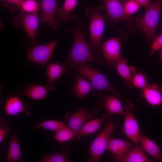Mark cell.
<instances>
[{"mask_svg": "<svg viewBox=\"0 0 162 162\" xmlns=\"http://www.w3.org/2000/svg\"><path fill=\"white\" fill-rule=\"evenodd\" d=\"M99 111V108L95 106L89 110L81 106L75 112H67L64 119L70 129L77 130L88 121L94 118Z\"/></svg>", "mask_w": 162, "mask_h": 162, "instance_id": "6", "label": "cell"}, {"mask_svg": "<svg viewBox=\"0 0 162 162\" xmlns=\"http://www.w3.org/2000/svg\"><path fill=\"white\" fill-rule=\"evenodd\" d=\"M106 115L104 114L102 117L94 118L89 120L76 130L75 137L78 139L96 132L100 128L103 121L105 120Z\"/></svg>", "mask_w": 162, "mask_h": 162, "instance_id": "22", "label": "cell"}, {"mask_svg": "<svg viewBox=\"0 0 162 162\" xmlns=\"http://www.w3.org/2000/svg\"><path fill=\"white\" fill-rule=\"evenodd\" d=\"M113 64L119 75L128 83H132V73L131 69L127 64V59L121 55Z\"/></svg>", "mask_w": 162, "mask_h": 162, "instance_id": "26", "label": "cell"}, {"mask_svg": "<svg viewBox=\"0 0 162 162\" xmlns=\"http://www.w3.org/2000/svg\"><path fill=\"white\" fill-rule=\"evenodd\" d=\"M95 95L102 98L98 103V106L99 108L102 109L105 112V113L104 114L124 115V109L120 101L116 96L105 94Z\"/></svg>", "mask_w": 162, "mask_h": 162, "instance_id": "11", "label": "cell"}, {"mask_svg": "<svg viewBox=\"0 0 162 162\" xmlns=\"http://www.w3.org/2000/svg\"><path fill=\"white\" fill-rule=\"evenodd\" d=\"M101 6H88L85 14L89 19V47L94 52L99 54L101 52V41L104 29V17Z\"/></svg>", "mask_w": 162, "mask_h": 162, "instance_id": "2", "label": "cell"}, {"mask_svg": "<svg viewBox=\"0 0 162 162\" xmlns=\"http://www.w3.org/2000/svg\"><path fill=\"white\" fill-rule=\"evenodd\" d=\"M66 70V67L58 62L50 63L47 65L46 71L49 80L45 86L48 90L52 91L55 89L56 81L65 73Z\"/></svg>", "mask_w": 162, "mask_h": 162, "instance_id": "17", "label": "cell"}, {"mask_svg": "<svg viewBox=\"0 0 162 162\" xmlns=\"http://www.w3.org/2000/svg\"><path fill=\"white\" fill-rule=\"evenodd\" d=\"M142 90L143 96L149 104L154 107L162 104V89L158 86L147 85Z\"/></svg>", "mask_w": 162, "mask_h": 162, "instance_id": "18", "label": "cell"}, {"mask_svg": "<svg viewBox=\"0 0 162 162\" xmlns=\"http://www.w3.org/2000/svg\"><path fill=\"white\" fill-rule=\"evenodd\" d=\"M140 6L147 7L151 4L150 0H134Z\"/></svg>", "mask_w": 162, "mask_h": 162, "instance_id": "35", "label": "cell"}, {"mask_svg": "<svg viewBox=\"0 0 162 162\" xmlns=\"http://www.w3.org/2000/svg\"><path fill=\"white\" fill-rule=\"evenodd\" d=\"M61 144L60 151L56 153L44 155L40 158V162H69L71 161L69 148L70 144H63V142L59 143Z\"/></svg>", "mask_w": 162, "mask_h": 162, "instance_id": "19", "label": "cell"}, {"mask_svg": "<svg viewBox=\"0 0 162 162\" xmlns=\"http://www.w3.org/2000/svg\"><path fill=\"white\" fill-rule=\"evenodd\" d=\"M132 145L130 142L111 137L106 150L111 153L109 158L114 161L123 157L131 150Z\"/></svg>", "mask_w": 162, "mask_h": 162, "instance_id": "12", "label": "cell"}, {"mask_svg": "<svg viewBox=\"0 0 162 162\" xmlns=\"http://www.w3.org/2000/svg\"><path fill=\"white\" fill-rule=\"evenodd\" d=\"M106 12V19L109 23L127 20H136L138 17L127 15L123 4L119 0H101Z\"/></svg>", "mask_w": 162, "mask_h": 162, "instance_id": "8", "label": "cell"}, {"mask_svg": "<svg viewBox=\"0 0 162 162\" xmlns=\"http://www.w3.org/2000/svg\"><path fill=\"white\" fill-rule=\"evenodd\" d=\"M76 130L69 128H62L55 133L52 139L59 142H66L76 136Z\"/></svg>", "mask_w": 162, "mask_h": 162, "instance_id": "28", "label": "cell"}, {"mask_svg": "<svg viewBox=\"0 0 162 162\" xmlns=\"http://www.w3.org/2000/svg\"><path fill=\"white\" fill-rule=\"evenodd\" d=\"M13 129V127L9 124L8 121L0 118V143H2L6 136L9 134Z\"/></svg>", "mask_w": 162, "mask_h": 162, "instance_id": "30", "label": "cell"}, {"mask_svg": "<svg viewBox=\"0 0 162 162\" xmlns=\"http://www.w3.org/2000/svg\"><path fill=\"white\" fill-rule=\"evenodd\" d=\"M141 148L156 161H162V154L158 145L145 136L141 134L140 141Z\"/></svg>", "mask_w": 162, "mask_h": 162, "instance_id": "20", "label": "cell"}, {"mask_svg": "<svg viewBox=\"0 0 162 162\" xmlns=\"http://www.w3.org/2000/svg\"><path fill=\"white\" fill-rule=\"evenodd\" d=\"M106 115V124L104 128L95 138L88 150L90 157L86 162H99L106 150L111 135L115 127L111 118V115Z\"/></svg>", "mask_w": 162, "mask_h": 162, "instance_id": "4", "label": "cell"}, {"mask_svg": "<svg viewBox=\"0 0 162 162\" xmlns=\"http://www.w3.org/2000/svg\"><path fill=\"white\" fill-rule=\"evenodd\" d=\"M24 0H2L4 3L13 4L18 7H20L22 2Z\"/></svg>", "mask_w": 162, "mask_h": 162, "instance_id": "34", "label": "cell"}, {"mask_svg": "<svg viewBox=\"0 0 162 162\" xmlns=\"http://www.w3.org/2000/svg\"><path fill=\"white\" fill-rule=\"evenodd\" d=\"M75 72L87 79L90 82L92 88L96 91H107L113 94L121 99L120 94L111 85L107 78L102 74L92 68L88 63H83L73 67Z\"/></svg>", "mask_w": 162, "mask_h": 162, "instance_id": "3", "label": "cell"}, {"mask_svg": "<svg viewBox=\"0 0 162 162\" xmlns=\"http://www.w3.org/2000/svg\"><path fill=\"white\" fill-rule=\"evenodd\" d=\"M161 58L162 59V51L161 52Z\"/></svg>", "mask_w": 162, "mask_h": 162, "instance_id": "36", "label": "cell"}, {"mask_svg": "<svg viewBox=\"0 0 162 162\" xmlns=\"http://www.w3.org/2000/svg\"><path fill=\"white\" fill-rule=\"evenodd\" d=\"M4 109L5 114L8 116H14L23 113H25L27 116L30 115L26 105L16 95L13 94L7 98Z\"/></svg>", "mask_w": 162, "mask_h": 162, "instance_id": "15", "label": "cell"}, {"mask_svg": "<svg viewBox=\"0 0 162 162\" xmlns=\"http://www.w3.org/2000/svg\"><path fill=\"white\" fill-rule=\"evenodd\" d=\"M131 82L134 86L142 89L147 85L146 77L141 73L135 75L132 77Z\"/></svg>", "mask_w": 162, "mask_h": 162, "instance_id": "32", "label": "cell"}, {"mask_svg": "<svg viewBox=\"0 0 162 162\" xmlns=\"http://www.w3.org/2000/svg\"><path fill=\"white\" fill-rule=\"evenodd\" d=\"M77 0H65L61 7H58L56 14L61 20L66 21L73 19L75 15L72 14L71 12L75 8Z\"/></svg>", "mask_w": 162, "mask_h": 162, "instance_id": "25", "label": "cell"}, {"mask_svg": "<svg viewBox=\"0 0 162 162\" xmlns=\"http://www.w3.org/2000/svg\"><path fill=\"white\" fill-rule=\"evenodd\" d=\"M162 0H157L146 7L143 16L138 17L136 20L139 29L146 38L152 40L155 36V32L158 24Z\"/></svg>", "mask_w": 162, "mask_h": 162, "instance_id": "5", "label": "cell"}, {"mask_svg": "<svg viewBox=\"0 0 162 162\" xmlns=\"http://www.w3.org/2000/svg\"><path fill=\"white\" fill-rule=\"evenodd\" d=\"M47 89L45 86L32 82L21 88L19 93L21 96H26L34 100H40L46 98L48 94Z\"/></svg>", "mask_w": 162, "mask_h": 162, "instance_id": "16", "label": "cell"}, {"mask_svg": "<svg viewBox=\"0 0 162 162\" xmlns=\"http://www.w3.org/2000/svg\"><path fill=\"white\" fill-rule=\"evenodd\" d=\"M121 1H127L128 0H121Z\"/></svg>", "mask_w": 162, "mask_h": 162, "instance_id": "37", "label": "cell"}, {"mask_svg": "<svg viewBox=\"0 0 162 162\" xmlns=\"http://www.w3.org/2000/svg\"><path fill=\"white\" fill-rule=\"evenodd\" d=\"M140 6L134 0H128L123 4L124 12L129 16L136 12L140 8Z\"/></svg>", "mask_w": 162, "mask_h": 162, "instance_id": "31", "label": "cell"}, {"mask_svg": "<svg viewBox=\"0 0 162 162\" xmlns=\"http://www.w3.org/2000/svg\"><path fill=\"white\" fill-rule=\"evenodd\" d=\"M69 128L68 124L63 122L51 120L36 123L33 126V129L36 130L39 129L56 131L62 128Z\"/></svg>", "mask_w": 162, "mask_h": 162, "instance_id": "27", "label": "cell"}, {"mask_svg": "<svg viewBox=\"0 0 162 162\" xmlns=\"http://www.w3.org/2000/svg\"><path fill=\"white\" fill-rule=\"evenodd\" d=\"M40 6L41 14L39 22L49 26L53 30H56L58 26L55 18L58 7L57 0H40Z\"/></svg>", "mask_w": 162, "mask_h": 162, "instance_id": "9", "label": "cell"}, {"mask_svg": "<svg viewBox=\"0 0 162 162\" xmlns=\"http://www.w3.org/2000/svg\"><path fill=\"white\" fill-rule=\"evenodd\" d=\"M124 109V118L122 132L132 142L138 144L141 135L138 123L127 104Z\"/></svg>", "mask_w": 162, "mask_h": 162, "instance_id": "10", "label": "cell"}, {"mask_svg": "<svg viewBox=\"0 0 162 162\" xmlns=\"http://www.w3.org/2000/svg\"><path fill=\"white\" fill-rule=\"evenodd\" d=\"M22 158L18 132H16L9 140L6 162H19L22 159Z\"/></svg>", "mask_w": 162, "mask_h": 162, "instance_id": "21", "label": "cell"}, {"mask_svg": "<svg viewBox=\"0 0 162 162\" xmlns=\"http://www.w3.org/2000/svg\"><path fill=\"white\" fill-rule=\"evenodd\" d=\"M73 20L76 22V25L67 31L68 32L73 36L72 47L67 59L64 62H58L67 65L70 69L74 66L85 63L94 62L100 64L101 61L93 55L86 41L84 30L86 25L81 22L76 15Z\"/></svg>", "mask_w": 162, "mask_h": 162, "instance_id": "1", "label": "cell"}, {"mask_svg": "<svg viewBox=\"0 0 162 162\" xmlns=\"http://www.w3.org/2000/svg\"><path fill=\"white\" fill-rule=\"evenodd\" d=\"M19 18L30 41L33 44H35L36 33L39 21L38 12L30 14L22 13Z\"/></svg>", "mask_w": 162, "mask_h": 162, "instance_id": "14", "label": "cell"}, {"mask_svg": "<svg viewBox=\"0 0 162 162\" xmlns=\"http://www.w3.org/2000/svg\"><path fill=\"white\" fill-rule=\"evenodd\" d=\"M19 8L22 13L30 14L38 12L40 9V3L37 0H24Z\"/></svg>", "mask_w": 162, "mask_h": 162, "instance_id": "29", "label": "cell"}, {"mask_svg": "<svg viewBox=\"0 0 162 162\" xmlns=\"http://www.w3.org/2000/svg\"><path fill=\"white\" fill-rule=\"evenodd\" d=\"M120 40L116 37L111 38L104 42L101 46L102 52L106 60L110 65L119 58L121 55Z\"/></svg>", "mask_w": 162, "mask_h": 162, "instance_id": "13", "label": "cell"}, {"mask_svg": "<svg viewBox=\"0 0 162 162\" xmlns=\"http://www.w3.org/2000/svg\"><path fill=\"white\" fill-rule=\"evenodd\" d=\"M162 48V33L156 37L152 43L150 55L154 53L156 51Z\"/></svg>", "mask_w": 162, "mask_h": 162, "instance_id": "33", "label": "cell"}, {"mask_svg": "<svg viewBox=\"0 0 162 162\" xmlns=\"http://www.w3.org/2000/svg\"><path fill=\"white\" fill-rule=\"evenodd\" d=\"M56 40H52L45 44L34 46L28 52V60L45 67L56 48Z\"/></svg>", "mask_w": 162, "mask_h": 162, "instance_id": "7", "label": "cell"}, {"mask_svg": "<svg viewBox=\"0 0 162 162\" xmlns=\"http://www.w3.org/2000/svg\"><path fill=\"white\" fill-rule=\"evenodd\" d=\"M117 162H149L152 160L144 153L143 150L138 145L123 157L115 160Z\"/></svg>", "mask_w": 162, "mask_h": 162, "instance_id": "23", "label": "cell"}, {"mask_svg": "<svg viewBox=\"0 0 162 162\" xmlns=\"http://www.w3.org/2000/svg\"><path fill=\"white\" fill-rule=\"evenodd\" d=\"M92 88L89 81L80 75L74 82L73 91L74 95L79 100L83 98Z\"/></svg>", "mask_w": 162, "mask_h": 162, "instance_id": "24", "label": "cell"}]
</instances>
